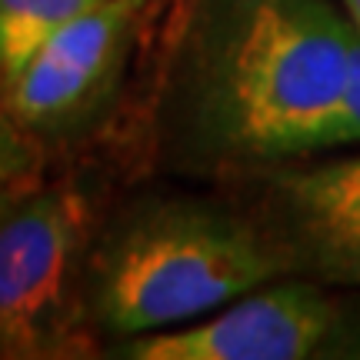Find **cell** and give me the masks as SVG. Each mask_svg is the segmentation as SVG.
<instances>
[{"label":"cell","mask_w":360,"mask_h":360,"mask_svg":"<svg viewBox=\"0 0 360 360\" xmlns=\"http://www.w3.org/2000/svg\"><path fill=\"white\" fill-rule=\"evenodd\" d=\"M17 164H20V154H17V147H13V143L7 141L4 134H0V184L11 177Z\"/></svg>","instance_id":"obj_9"},{"label":"cell","mask_w":360,"mask_h":360,"mask_svg":"<svg viewBox=\"0 0 360 360\" xmlns=\"http://www.w3.org/2000/svg\"><path fill=\"white\" fill-rule=\"evenodd\" d=\"M101 0H0V80L11 84L44 40Z\"/></svg>","instance_id":"obj_7"},{"label":"cell","mask_w":360,"mask_h":360,"mask_svg":"<svg viewBox=\"0 0 360 360\" xmlns=\"http://www.w3.org/2000/svg\"><path fill=\"white\" fill-rule=\"evenodd\" d=\"M337 147H360V34L354 30L350 47V77L344 87V97L334 107V114L321 124V130L310 141V154L337 150Z\"/></svg>","instance_id":"obj_8"},{"label":"cell","mask_w":360,"mask_h":360,"mask_svg":"<svg viewBox=\"0 0 360 360\" xmlns=\"http://www.w3.org/2000/svg\"><path fill=\"white\" fill-rule=\"evenodd\" d=\"M281 270L244 220L174 207L137 220L103 267L101 314L117 334H154L214 314Z\"/></svg>","instance_id":"obj_2"},{"label":"cell","mask_w":360,"mask_h":360,"mask_svg":"<svg viewBox=\"0 0 360 360\" xmlns=\"http://www.w3.org/2000/svg\"><path fill=\"white\" fill-rule=\"evenodd\" d=\"M283 220L323 277L360 283V154L277 180Z\"/></svg>","instance_id":"obj_6"},{"label":"cell","mask_w":360,"mask_h":360,"mask_svg":"<svg viewBox=\"0 0 360 360\" xmlns=\"http://www.w3.org/2000/svg\"><path fill=\"white\" fill-rule=\"evenodd\" d=\"M87 207L47 191L0 217V354H37L60 323Z\"/></svg>","instance_id":"obj_3"},{"label":"cell","mask_w":360,"mask_h":360,"mask_svg":"<svg viewBox=\"0 0 360 360\" xmlns=\"http://www.w3.org/2000/svg\"><path fill=\"white\" fill-rule=\"evenodd\" d=\"M334 327V304L314 283L257 287L200 321L141 334L137 360H300Z\"/></svg>","instance_id":"obj_4"},{"label":"cell","mask_w":360,"mask_h":360,"mask_svg":"<svg viewBox=\"0 0 360 360\" xmlns=\"http://www.w3.org/2000/svg\"><path fill=\"white\" fill-rule=\"evenodd\" d=\"M4 210H7V200H4V197H0V217H4Z\"/></svg>","instance_id":"obj_11"},{"label":"cell","mask_w":360,"mask_h":360,"mask_svg":"<svg viewBox=\"0 0 360 360\" xmlns=\"http://www.w3.org/2000/svg\"><path fill=\"white\" fill-rule=\"evenodd\" d=\"M130 11L134 0H101L44 40L7 84L17 117L44 127L77 114L103 87L127 34Z\"/></svg>","instance_id":"obj_5"},{"label":"cell","mask_w":360,"mask_h":360,"mask_svg":"<svg viewBox=\"0 0 360 360\" xmlns=\"http://www.w3.org/2000/svg\"><path fill=\"white\" fill-rule=\"evenodd\" d=\"M340 7H344V13L350 17V24H354V30L360 34V0H340Z\"/></svg>","instance_id":"obj_10"},{"label":"cell","mask_w":360,"mask_h":360,"mask_svg":"<svg viewBox=\"0 0 360 360\" xmlns=\"http://www.w3.org/2000/svg\"><path fill=\"white\" fill-rule=\"evenodd\" d=\"M350 47L334 0H220L197 57L200 130L237 157H307L344 97Z\"/></svg>","instance_id":"obj_1"}]
</instances>
